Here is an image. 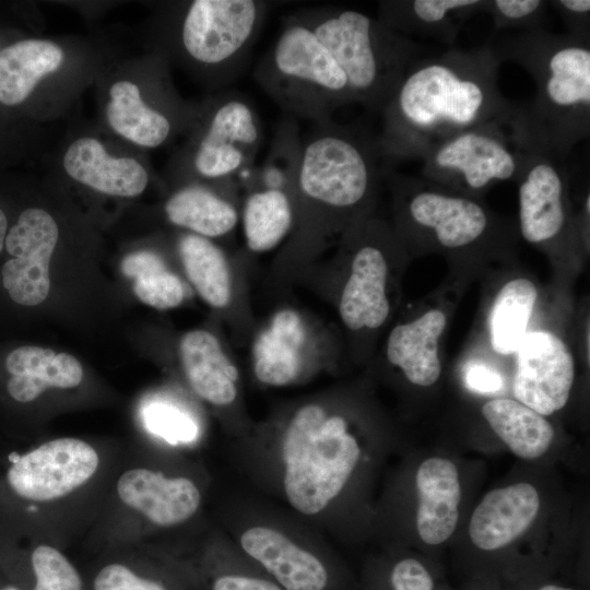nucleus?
I'll return each instance as SVG.
<instances>
[{"instance_id":"1","label":"nucleus","mask_w":590,"mask_h":590,"mask_svg":"<svg viewBox=\"0 0 590 590\" xmlns=\"http://www.w3.org/2000/svg\"><path fill=\"white\" fill-rule=\"evenodd\" d=\"M502 62L489 43L415 59L380 111L385 160L422 158L456 134L511 116L517 105L498 85Z\"/></svg>"},{"instance_id":"2","label":"nucleus","mask_w":590,"mask_h":590,"mask_svg":"<svg viewBox=\"0 0 590 590\" xmlns=\"http://www.w3.org/2000/svg\"><path fill=\"white\" fill-rule=\"evenodd\" d=\"M345 416L321 401L294 409L272 435L240 460L261 488L304 522L322 528L362 459Z\"/></svg>"},{"instance_id":"3","label":"nucleus","mask_w":590,"mask_h":590,"mask_svg":"<svg viewBox=\"0 0 590 590\" xmlns=\"http://www.w3.org/2000/svg\"><path fill=\"white\" fill-rule=\"evenodd\" d=\"M489 44L502 61L521 66L534 80L532 101L519 105L530 142L567 161L590 135V37L536 28L495 37Z\"/></svg>"},{"instance_id":"4","label":"nucleus","mask_w":590,"mask_h":590,"mask_svg":"<svg viewBox=\"0 0 590 590\" xmlns=\"http://www.w3.org/2000/svg\"><path fill=\"white\" fill-rule=\"evenodd\" d=\"M393 200L394 229L408 251L437 252L456 264H475L509 256L518 229L481 198L423 177L386 175Z\"/></svg>"},{"instance_id":"5","label":"nucleus","mask_w":590,"mask_h":590,"mask_svg":"<svg viewBox=\"0 0 590 590\" xmlns=\"http://www.w3.org/2000/svg\"><path fill=\"white\" fill-rule=\"evenodd\" d=\"M392 168L377 134L333 119L312 123L302 135L296 194L306 203L309 222L346 233L368 216L379 184Z\"/></svg>"},{"instance_id":"6","label":"nucleus","mask_w":590,"mask_h":590,"mask_svg":"<svg viewBox=\"0 0 590 590\" xmlns=\"http://www.w3.org/2000/svg\"><path fill=\"white\" fill-rule=\"evenodd\" d=\"M344 74L352 104L381 111L421 48L378 19L352 9L296 11Z\"/></svg>"},{"instance_id":"7","label":"nucleus","mask_w":590,"mask_h":590,"mask_svg":"<svg viewBox=\"0 0 590 590\" xmlns=\"http://www.w3.org/2000/svg\"><path fill=\"white\" fill-rule=\"evenodd\" d=\"M253 78L285 116L296 120L326 122L337 109L352 104L344 74L296 12L283 20Z\"/></svg>"},{"instance_id":"8","label":"nucleus","mask_w":590,"mask_h":590,"mask_svg":"<svg viewBox=\"0 0 590 590\" xmlns=\"http://www.w3.org/2000/svg\"><path fill=\"white\" fill-rule=\"evenodd\" d=\"M518 107L505 119L469 129L429 149L422 156L421 177L477 198L497 182L517 181L535 148L521 126Z\"/></svg>"},{"instance_id":"9","label":"nucleus","mask_w":590,"mask_h":590,"mask_svg":"<svg viewBox=\"0 0 590 590\" xmlns=\"http://www.w3.org/2000/svg\"><path fill=\"white\" fill-rule=\"evenodd\" d=\"M260 0H194L176 26L178 50L215 85L233 81L245 67L264 23Z\"/></svg>"},{"instance_id":"10","label":"nucleus","mask_w":590,"mask_h":590,"mask_svg":"<svg viewBox=\"0 0 590 590\" xmlns=\"http://www.w3.org/2000/svg\"><path fill=\"white\" fill-rule=\"evenodd\" d=\"M229 539L284 590H334V567L323 543L272 512L247 510L232 517Z\"/></svg>"},{"instance_id":"11","label":"nucleus","mask_w":590,"mask_h":590,"mask_svg":"<svg viewBox=\"0 0 590 590\" xmlns=\"http://www.w3.org/2000/svg\"><path fill=\"white\" fill-rule=\"evenodd\" d=\"M518 184V234L552 258L586 251L570 200L566 161L534 148L524 162Z\"/></svg>"},{"instance_id":"12","label":"nucleus","mask_w":590,"mask_h":590,"mask_svg":"<svg viewBox=\"0 0 590 590\" xmlns=\"http://www.w3.org/2000/svg\"><path fill=\"white\" fill-rule=\"evenodd\" d=\"M193 127L186 164L197 177L233 184L243 168L253 165L262 126L256 108L241 93L223 92L209 99Z\"/></svg>"},{"instance_id":"13","label":"nucleus","mask_w":590,"mask_h":590,"mask_svg":"<svg viewBox=\"0 0 590 590\" xmlns=\"http://www.w3.org/2000/svg\"><path fill=\"white\" fill-rule=\"evenodd\" d=\"M352 255L339 299V315L352 331L377 330L390 317V251L402 240L385 223L366 216L347 233Z\"/></svg>"},{"instance_id":"14","label":"nucleus","mask_w":590,"mask_h":590,"mask_svg":"<svg viewBox=\"0 0 590 590\" xmlns=\"http://www.w3.org/2000/svg\"><path fill=\"white\" fill-rule=\"evenodd\" d=\"M58 238L55 219L42 208L23 210L9 226L0 283L12 303L34 307L47 298L50 291L49 263Z\"/></svg>"},{"instance_id":"15","label":"nucleus","mask_w":590,"mask_h":590,"mask_svg":"<svg viewBox=\"0 0 590 590\" xmlns=\"http://www.w3.org/2000/svg\"><path fill=\"white\" fill-rule=\"evenodd\" d=\"M99 456L88 442L62 437L46 441L12 461L7 473L21 498L48 503L70 495L97 472Z\"/></svg>"},{"instance_id":"16","label":"nucleus","mask_w":590,"mask_h":590,"mask_svg":"<svg viewBox=\"0 0 590 590\" xmlns=\"http://www.w3.org/2000/svg\"><path fill=\"white\" fill-rule=\"evenodd\" d=\"M515 355V399L542 416L562 410L575 381L574 355L566 342L548 330H531Z\"/></svg>"},{"instance_id":"17","label":"nucleus","mask_w":590,"mask_h":590,"mask_svg":"<svg viewBox=\"0 0 590 590\" xmlns=\"http://www.w3.org/2000/svg\"><path fill=\"white\" fill-rule=\"evenodd\" d=\"M119 499L156 528L172 529L189 522L202 505L200 485L184 474L133 468L118 479Z\"/></svg>"},{"instance_id":"18","label":"nucleus","mask_w":590,"mask_h":590,"mask_svg":"<svg viewBox=\"0 0 590 590\" xmlns=\"http://www.w3.org/2000/svg\"><path fill=\"white\" fill-rule=\"evenodd\" d=\"M448 323L447 310L430 307L396 324L386 343L388 362L414 386L430 387L442 371L440 341Z\"/></svg>"},{"instance_id":"19","label":"nucleus","mask_w":590,"mask_h":590,"mask_svg":"<svg viewBox=\"0 0 590 590\" xmlns=\"http://www.w3.org/2000/svg\"><path fill=\"white\" fill-rule=\"evenodd\" d=\"M62 164L73 180L108 196L137 197L149 185V173L139 161L110 155L93 137L75 139L66 150Z\"/></svg>"},{"instance_id":"20","label":"nucleus","mask_w":590,"mask_h":590,"mask_svg":"<svg viewBox=\"0 0 590 590\" xmlns=\"http://www.w3.org/2000/svg\"><path fill=\"white\" fill-rule=\"evenodd\" d=\"M539 508V493L529 483L521 482L493 489L472 514L470 538L481 550L504 547L530 527Z\"/></svg>"},{"instance_id":"21","label":"nucleus","mask_w":590,"mask_h":590,"mask_svg":"<svg viewBox=\"0 0 590 590\" xmlns=\"http://www.w3.org/2000/svg\"><path fill=\"white\" fill-rule=\"evenodd\" d=\"M198 113L187 115L150 106L139 85L130 80L110 86L106 105L109 127L123 139L149 149L163 145L178 127L193 125Z\"/></svg>"},{"instance_id":"22","label":"nucleus","mask_w":590,"mask_h":590,"mask_svg":"<svg viewBox=\"0 0 590 590\" xmlns=\"http://www.w3.org/2000/svg\"><path fill=\"white\" fill-rule=\"evenodd\" d=\"M2 365L7 392L19 403H30L49 388H75L83 379L82 365L74 356L36 345L13 347Z\"/></svg>"},{"instance_id":"23","label":"nucleus","mask_w":590,"mask_h":590,"mask_svg":"<svg viewBox=\"0 0 590 590\" xmlns=\"http://www.w3.org/2000/svg\"><path fill=\"white\" fill-rule=\"evenodd\" d=\"M485 4L486 0L380 1L377 19L406 37L418 35L452 45L464 22L484 13Z\"/></svg>"},{"instance_id":"24","label":"nucleus","mask_w":590,"mask_h":590,"mask_svg":"<svg viewBox=\"0 0 590 590\" xmlns=\"http://www.w3.org/2000/svg\"><path fill=\"white\" fill-rule=\"evenodd\" d=\"M185 377L192 391L216 408L233 405L238 397L239 371L209 331L187 332L179 343Z\"/></svg>"},{"instance_id":"25","label":"nucleus","mask_w":590,"mask_h":590,"mask_svg":"<svg viewBox=\"0 0 590 590\" xmlns=\"http://www.w3.org/2000/svg\"><path fill=\"white\" fill-rule=\"evenodd\" d=\"M306 330L292 309L276 312L251 349L252 369L259 382L283 387L295 382L303 373Z\"/></svg>"},{"instance_id":"26","label":"nucleus","mask_w":590,"mask_h":590,"mask_svg":"<svg viewBox=\"0 0 590 590\" xmlns=\"http://www.w3.org/2000/svg\"><path fill=\"white\" fill-rule=\"evenodd\" d=\"M418 506L416 528L427 544L446 541L459 517L461 487L456 465L448 459L429 458L416 472Z\"/></svg>"},{"instance_id":"27","label":"nucleus","mask_w":590,"mask_h":590,"mask_svg":"<svg viewBox=\"0 0 590 590\" xmlns=\"http://www.w3.org/2000/svg\"><path fill=\"white\" fill-rule=\"evenodd\" d=\"M64 51L48 39L16 40L0 51V105L13 108L23 104L42 80L58 71Z\"/></svg>"},{"instance_id":"28","label":"nucleus","mask_w":590,"mask_h":590,"mask_svg":"<svg viewBox=\"0 0 590 590\" xmlns=\"http://www.w3.org/2000/svg\"><path fill=\"white\" fill-rule=\"evenodd\" d=\"M168 221L192 234L215 238L228 234L238 223L235 204L214 189L190 184L175 191L166 201Z\"/></svg>"},{"instance_id":"29","label":"nucleus","mask_w":590,"mask_h":590,"mask_svg":"<svg viewBox=\"0 0 590 590\" xmlns=\"http://www.w3.org/2000/svg\"><path fill=\"white\" fill-rule=\"evenodd\" d=\"M481 412L495 434L522 459L541 457L553 441L551 423L516 399H492Z\"/></svg>"},{"instance_id":"30","label":"nucleus","mask_w":590,"mask_h":590,"mask_svg":"<svg viewBox=\"0 0 590 590\" xmlns=\"http://www.w3.org/2000/svg\"><path fill=\"white\" fill-rule=\"evenodd\" d=\"M538 296L536 285L524 276L512 278L498 290L487 317L488 340L496 354L514 355L529 331Z\"/></svg>"},{"instance_id":"31","label":"nucleus","mask_w":590,"mask_h":590,"mask_svg":"<svg viewBox=\"0 0 590 590\" xmlns=\"http://www.w3.org/2000/svg\"><path fill=\"white\" fill-rule=\"evenodd\" d=\"M178 250L187 278L201 298L214 308L226 307L233 283L224 252L210 238L192 233L179 238Z\"/></svg>"},{"instance_id":"32","label":"nucleus","mask_w":590,"mask_h":590,"mask_svg":"<svg viewBox=\"0 0 590 590\" xmlns=\"http://www.w3.org/2000/svg\"><path fill=\"white\" fill-rule=\"evenodd\" d=\"M295 219L293 200L284 191L258 188L243 208V228L247 247L256 253L275 248L290 233Z\"/></svg>"},{"instance_id":"33","label":"nucleus","mask_w":590,"mask_h":590,"mask_svg":"<svg viewBox=\"0 0 590 590\" xmlns=\"http://www.w3.org/2000/svg\"><path fill=\"white\" fill-rule=\"evenodd\" d=\"M216 541L197 566L203 590H284L228 536Z\"/></svg>"},{"instance_id":"34","label":"nucleus","mask_w":590,"mask_h":590,"mask_svg":"<svg viewBox=\"0 0 590 590\" xmlns=\"http://www.w3.org/2000/svg\"><path fill=\"white\" fill-rule=\"evenodd\" d=\"M92 590H203L197 566L170 563L156 571H144L122 562L102 566Z\"/></svg>"},{"instance_id":"35","label":"nucleus","mask_w":590,"mask_h":590,"mask_svg":"<svg viewBox=\"0 0 590 590\" xmlns=\"http://www.w3.org/2000/svg\"><path fill=\"white\" fill-rule=\"evenodd\" d=\"M120 268L126 276L133 280L134 294L143 304L156 309H169L182 303V282L167 269L157 253L149 250L130 253Z\"/></svg>"},{"instance_id":"36","label":"nucleus","mask_w":590,"mask_h":590,"mask_svg":"<svg viewBox=\"0 0 590 590\" xmlns=\"http://www.w3.org/2000/svg\"><path fill=\"white\" fill-rule=\"evenodd\" d=\"M302 158V134L298 120L285 116L279 123L262 165L257 167L260 188L296 194Z\"/></svg>"},{"instance_id":"37","label":"nucleus","mask_w":590,"mask_h":590,"mask_svg":"<svg viewBox=\"0 0 590 590\" xmlns=\"http://www.w3.org/2000/svg\"><path fill=\"white\" fill-rule=\"evenodd\" d=\"M31 590H84L81 575L70 559L50 544H39L31 555Z\"/></svg>"},{"instance_id":"38","label":"nucleus","mask_w":590,"mask_h":590,"mask_svg":"<svg viewBox=\"0 0 590 590\" xmlns=\"http://www.w3.org/2000/svg\"><path fill=\"white\" fill-rule=\"evenodd\" d=\"M548 1L486 0L484 13L493 19L496 31L542 28Z\"/></svg>"},{"instance_id":"39","label":"nucleus","mask_w":590,"mask_h":590,"mask_svg":"<svg viewBox=\"0 0 590 590\" xmlns=\"http://www.w3.org/2000/svg\"><path fill=\"white\" fill-rule=\"evenodd\" d=\"M148 428L172 444L190 442L198 428L194 421L176 406L163 402L149 404L143 411Z\"/></svg>"},{"instance_id":"40","label":"nucleus","mask_w":590,"mask_h":590,"mask_svg":"<svg viewBox=\"0 0 590 590\" xmlns=\"http://www.w3.org/2000/svg\"><path fill=\"white\" fill-rule=\"evenodd\" d=\"M391 590H433L434 583L426 568L414 558L397 562L389 575Z\"/></svg>"},{"instance_id":"41","label":"nucleus","mask_w":590,"mask_h":590,"mask_svg":"<svg viewBox=\"0 0 590 590\" xmlns=\"http://www.w3.org/2000/svg\"><path fill=\"white\" fill-rule=\"evenodd\" d=\"M465 386L477 393L492 394L503 388V377L492 365L483 362L469 363L463 373Z\"/></svg>"},{"instance_id":"42","label":"nucleus","mask_w":590,"mask_h":590,"mask_svg":"<svg viewBox=\"0 0 590 590\" xmlns=\"http://www.w3.org/2000/svg\"><path fill=\"white\" fill-rule=\"evenodd\" d=\"M548 4L553 5L562 16L568 27V33L590 37L589 0H557Z\"/></svg>"},{"instance_id":"43","label":"nucleus","mask_w":590,"mask_h":590,"mask_svg":"<svg viewBox=\"0 0 590 590\" xmlns=\"http://www.w3.org/2000/svg\"><path fill=\"white\" fill-rule=\"evenodd\" d=\"M9 219L5 211L0 206V256L4 247V239L9 229Z\"/></svg>"},{"instance_id":"44","label":"nucleus","mask_w":590,"mask_h":590,"mask_svg":"<svg viewBox=\"0 0 590 590\" xmlns=\"http://www.w3.org/2000/svg\"><path fill=\"white\" fill-rule=\"evenodd\" d=\"M540 590H571V589L560 587V586H555V585H547V586L542 587Z\"/></svg>"},{"instance_id":"45","label":"nucleus","mask_w":590,"mask_h":590,"mask_svg":"<svg viewBox=\"0 0 590 590\" xmlns=\"http://www.w3.org/2000/svg\"><path fill=\"white\" fill-rule=\"evenodd\" d=\"M0 590H21V589L14 586H5V587L0 588Z\"/></svg>"},{"instance_id":"46","label":"nucleus","mask_w":590,"mask_h":590,"mask_svg":"<svg viewBox=\"0 0 590 590\" xmlns=\"http://www.w3.org/2000/svg\"><path fill=\"white\" fill-rule=\"evenodd\" d=\"M1 49H2V45H1V39H0V51H1Z\"/></svg>"}]
</instances>
